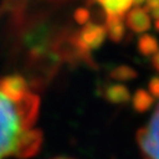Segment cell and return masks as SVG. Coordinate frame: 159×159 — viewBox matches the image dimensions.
I'll list each match as a JSON object with an SVG mask.
<instances>
[{
  "mask_svg": "<svg viewBox=\"0 0 159 159\" xmlns=\"http://www.w3.org/2000/svg\"><path fill=\"white\" fill-rule=\"evenodd\" d=\"M105 34L111 39L113 42H120L125 35V24L123 18L107 15L105 19Z\"/></svg>",
  "mask_w": 159,
  "mask_h": 159,
  "instance_id": "6",
  "label": "cell"
},
{
  "mask_svg": "<svg viewBox=\"0 0 159 159\" xmlns=\"http://www.w3.org/2000/svg\"><path fill=\"white\" fill-rule=\"evenodd\" d=\"M155 29L159 31V19H158V20H155Z\"/></svg>",
  "mask_w": 159,
  "mask_h": 159,
  "instance_id": "12",
  "label": "cell"
},
{
  "mask_svg": "<svg viewBox=\"0 0 159 159\" xmlns=\"http://www.w3.org/2000/svg\"><path fill=\"white\" fill-rule=\"evenodd\" d=\"M55 159H68V158H55Z\"/></svg>",
  "mask_w": 159,
  "mask_h": 159,
  "instance_id": "13",
  "label": "cell"
},
{
  "mask_svg": "<svg viewBox=\"0 0 159 159\" xmlns=\"http://www.w3.org/2000/svg\"><path fill=\"white\" fill-rule=\"evenodd\" d=\"M137 140L144 159H159V102L147 124L138 132Z\"/></svg>",
  "mask_w": 159,
  "mask_h": 159,
  "instance_id": "2",
  "label": "cell"
},
{
  "mask_svg": "<svg viewBox=\"0 0 159 159\" xmlns=\"http://www.w3.org/2000/svg\"><path fill=\"white\" fill-rule=\"evenodd\" d=\"M125 24L134 33H144L150 28V16L144 8L135 7L125 14Z\"/></svg>",
  "mask_w": 159,
  "mask_h": 159,
  "instance_id": "4",
  "label": "cell"
},
{
  "mask_svg": "<svg viewBox=\"0 0 159 159\" xmlns=\"http://www.w3.org/2000/svg\"><path fill=\"white\" fill-rule=\"evenodd\" d=\"M97 2L105 10L107 15L119 18H124L133 5V0H97Z\"/></svg>",
  "mask_w": 159,
  "mask_h": 159,
  "instance_id": "5",
  "label": "cell"
},
{
  "mask_svg": "<svg viewBox=\"0 0 159 159\" xmlns=\"http://www.w3.org/2000/svg\"><path fill=\"white\" fill-rule=\"evenodd\" d=\"M155 7H159V0H147L145 2V10H149L152 8H155Z\"/></svg>",
  "mask_w": 159,
  "mask_h": 159,
  "instance_id": "9",
  "label": "cell"
},
{
  "mask_svg": "<svg viewBox=\"0 0 159 159\" xmlns=\"http://www.w3.org/2000/svg\"><path fill=\"white\" fill-rule=\"evenodd\" d=\"M39 98L19 75L0 78V159L29 158L40 148Z\"/></svg>",
  "mask_w": 159,
  "mask_h": 159,
  "instance_id": "1",
  "label": "cell"
},
{
  "mask_svg": "<svg viewBox=\"0 0 159 159\" xmlns=\"http://www.w3.org/2000/svg\"><path fill=\"white\" fill-rule=\"evenodd\" d=\"M105 35V29L103 26L93 23H87V25L76 36V44L82 49H94L104 42Z\"/></svg>",
  "mask_w": 159,
  "mask_h": 159,
  "instance_id": "3",
  "label": "cell"
},
{
  "mask_svg": "<svg viewBox=\"0 0 159 159\" xmlns=\"http://www.w3.org/2000/svg\"><path fill=\"white\" fill-rule=\"evenodd\" d=\"M74 18H75L76 23H79V24H87L89 18H90V13L85 8H79V9L75 10Z\"/></svg>",
  "mask_w": 159,
  "mask_h": 159,
  "instance_id": "8",
  "label": "cell"
},
{
  "mask_svg": "<svg viewBox=\"0 0 159 159\" xmlns=\"http://www.w3.org/2000/svg\"><path fill=\"white\" fill-rule=\"evenodd\" d=\"M154 63H155L157 68H159V53L155 55V58H154Z\"/></svg>",
  "mask_w": 159,
  "mask_h": 159,
  "instance_id": "11",
  "label": "cell"
},
{
  "mask_svg": "<svg viewBox=\"0 0 159 159\" xmlns=\"http://www.w3.org/2000/svg\"><path fill=\"white\" fill-rule=\"evenodd\" d=\"M139 49L143 54H152L158 49V42L152 35H143L139 39Z\"/></svg>",
  "mask_w": 159,
  "mask_h": 159,
  "instance_id": "7",
  "label": "cell"
},
{
  "mask_svg": "<svg viewBox=\"0 0 159 159\" xmlns=\"http://www.w3.org/2000/svg\"><path fill=\"white\" fill-rule=\"evenodd\" d=\"M147 0H133V5L134 7H142L145 4Z\"/></svg>",
  "mask_w": 159,
  "mask_h": 159,
  "instance_id": "10",
  "label": "cell"
}]
</instances>
